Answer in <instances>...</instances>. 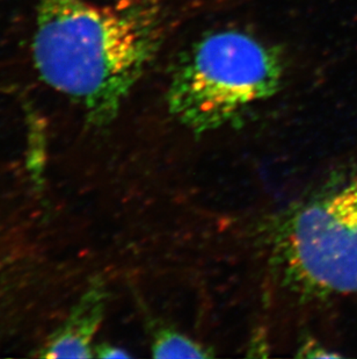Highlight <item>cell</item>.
Listing matches in <instances>:
<instances>
[{
	"instance_id": "obj_5",
	"label": "cell",
	"mask_w": 357,
	"mask_h": 359,
	"mask_svg": "<svg viewBox=\"0 0 357 359\" xmlns=\"http://www.w3.org/2000/svg\"><path fill=\"white\" fill-rule=\"evenodd\" d=\"M152 356L155 358H209L210 350L181 332L162 329L153 337Z\"/></svg>"
},
{
	"instance_id": "obj_1",
	"label": "cell",
	"mask_w": 357,
	"mask_h": 359,
	"mask_svg": "<svg viewBox=\"0 0 357 359\" xmlns=\"http://www.w3.org/2000/svg\"><path fill=\"white\" fill-rule=\"evenodd\" d=\"M33 57L41 79L107 125L165 35L162 0H34Z\"/></svg>"
},
{
	"instance_id": "obj_7",
	"label": "cell",
	"mask_w": 357,
	"mask_h": 359,
	"mask_svg": "<svg viewBox=\"0 0 357 359\" xmlns=\"http://www.w3.org/2000/svg\"><path fill=\"white\" fill-rule=\"evenodd\" d=\"M95 356L100 357V358H128L130 355L120 348L104 344L95 350Z\"/></svg>"
},
{
	"instance_id": "obj_3",
	"label": "cell",
	"mask_w": 357,
	"mask_h": 359,
	"mask_svg": "<svg viewBox=\"0 0 357 359\" xmlns=\"http://www.w3.org/2000/svg\"><path fill=\"white\" fill-rule=\"evenodd\" d=\"M277 257L286 285L300 294L357 292V175L290 215Z\"/></svg>"
},
{
	"instance_id": "obj_6",
	"label": "cell",
	"mask_w": 357,
	"mask_h": 359,
	"mask_svg": "<svg viewBox=\"0 0 357 359\" xmlns=\"http://www.w3.org/2000/svg\"><path fill=\"white\" fill-rule=\"evenodd\" d=\"M300 357H307V358H321V357H337V353H330L326 349H323L321 346L316 343L307 342L305 346L300 348Z\"/></svg>"
},
{
	"instance_id": "obj_4",
	"label": "cell",
	"mask_w": 357,
	"mask_h": 359,
	"mask_svg": "<svg viewBox=\"0 0 357 359\" xmlns=\"http://www.w3.org/2000/svg\"><path fill=\"white\" fill-rule=\"evenodd\" d=\"M105 285L95 281L79 299L66 321L48 339L38 356L42 358H92L99 327L106 309Z\"/></svg>"
},
{
	"instance_id": "obj_2",
	"label": "cell",
	"mask_w": 357,
	"mask_h": 359,
	"mask_svg": "<svg viewBox=\"0 0 357 359\" xmlns=\"http://www.w3.org/2000/svg\"><path fill=\"white\" fill-rule=\"evenodd\" d=\"M282 76L273 48L243 32H216L180 62L167 92L169 112L195 133L222 128L273 97Z\"/></svg>"
}]
</instances>
